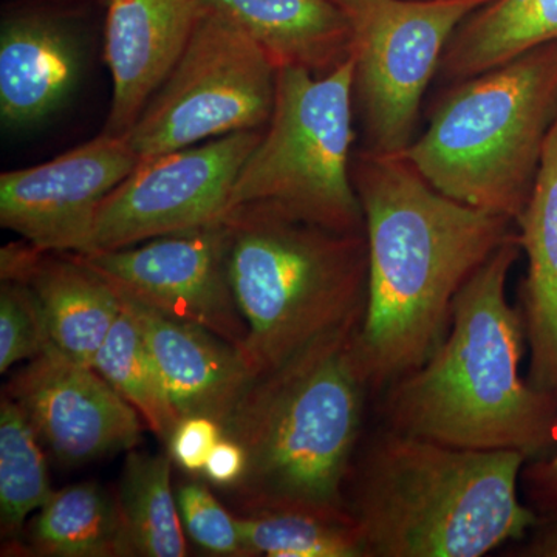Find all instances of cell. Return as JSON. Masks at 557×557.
<instances>
[{
  "instance_id": "cell-1",
  "label": "cell",
  "mask_w": 557,
  "mask_h": 557,
  "mask_svg": "<svg viewBox=\"0 0 557 557\" xmlns=\"http://www.w3.org/2000/svg\"><path fill=\"white\" fill-rule=\"evenodd\" d=\"M369 249L358 357L370 388L420 368L445 338L458 292L502 245L511 220L449 199L401 156L355 152Z\"/></svg>"
},
{
  "instance_id": "cell-2",
  "label": "cell",
  "mask_w": 557,
  "mask_h": 557,
  "mask_svg": "<svg viewBox=\"0 0 557 557\" xmlns=\"http://www.w3.org/2000/svg\"><path fill=\"white\" fill-rule=\"evenodd\" d=\"M520 252L516 234L458 292L434 354L388 384V429L456 448L516 450L528 460L557 442V403L520 372L525 327L507 289Z\"/></svg>"
},
{
  "instance_id": "cell-3",
  "label": "cell",
  "mask_w": 557,
  "mask_h": 557,
  "mask_svg": "<svg viewBox=\"0 0 557 557\" xmlns=\"http://www.w3.org/2000/svg\"><path fill=\"white\" fill-rule=\"evenodd\" d=\"M516 450L443 445L386 429L347 483V508L369 557H482L539 522Z\"/></svg>"
},
{
  "instance_id": "cell-4",
  "label": "cell",
  "mask_w": 557,
  "mask_h": 557,
  "mask_svg": "<svg viewBox=\"0 0 557 557\" xmlns=\"http://www.w3.org/2000/svg\"><path fill=\"white\" fill-rule=\"evenodd\" d=\"M359 325L256 379L226 421L223 435L247 454L244 478L233 487L244 512L351 516L347 483L370 388L358 357Z\"/></svg>"
},
{
  "instance_id": "cell-5",
  "label": "cell",
  "mask_w": 557,
  "mask_h": 557,
  "mask_svg": "<svg viewBox=\"0 0 557 557\" xmlns=\"http://www.w3.org/2000/svg\"><path fill=\"white\" fill-rule=\"evenodd\" d=\"M223 223L231 285L248 329L242 355L256 379L361 324L369 288L364 233H338L259 203L230 209Z\"/></svg>"
},
{
  "instance_id": "cell-6",
  "label": "cell",
  "mask_w": 557,
  "mask_h": 557,
  "mask_svg": "<svg viewBox=\"0 0 557 557\" xmlns=\"http://www.w3.org/2000/svg\"><path fill=\"white\" fill-rule=\"evenodd\" d=\"M557 119V42L450 84L401 157L449 199L516 223Z\"/></svg>"
},
{
  "instance_id": "cell-7",
  "label": "cell",
  "mask_w": 557,
  "mask_h": 557,
  "mask_svg": "<svg viewBox=\"0 0 557 557\" xmlns=\"http://www.w3.org/2000/svg\"><path fill=\"white\" fill-rule=\"evenodd\" d=\"M355 110L350 60L325 76L277 70L273 113L242 168L228 211L269 205L338 233H364L351 174Z\"/></svg>"
},
{
  "instance_id": "cell-8",
  "label": "cell",
  "mask_w": 557,
  "mask_h": 557,
  "mask_svg": "<svg viewBox=\"0 0 557 557\" xmlns=\"http://www.w3.org/2000/svg\"><path fill=\"white\" fill-rule=\"evenodd\" d=\"M351 28L350 62L362 150L401 156L417 137L429 84L469 14L491 0H338Z\"/></svg>"
},
{
  "instance_id": "cell-9",
  "label": "cell",
  "mask_w": 557,
  "mask_h": 557,
  "mask_svg": "<svg viewBox=\"0 0 557 557\" xmlns=\"http://www.w3.org/2000/svg\"><path fill=\"white\" fill-rule=\"evenodd\" d=\"M276 75L247 33L203 9L182 58L124 137L143 161L236 132L265 129Z\"/></svg>"
},
{
  "instance_id": "cell-10",
  "label": "cell",
  "mask_w": 557,
  "mask_h": 557,
  "mask_svg": "<svg viewBox=\"0 0 557 557\" xmlns=\"http://www.w3.org/2000/svg\"><path fill=\"white\" fill-rule=\"evenodd\" d=\"M262 134L236 132L139 161L102 201L87 252L132 247L222 222L242 168Z\"/></svg>"
},
{
  "instance_id": "cell-11",
  "label": "cell",
  "mask_w": 557,
  "mask_h": 557,
  "mask_svg": "<svg viewBox=\"0 0 557 557\" xmlns=\"http://www.w3.org/2000/svg\"><path fill=\"white\" fill-rule=\"evenodd\" d=\"M73 256L116 295L244 348L248 329L231 285L223 220L132 247Z\"/></svg>"
},
{
  "instance_id": "cell-12",
  "label": "cell",
  "mask_w": 557,
  "mask_h": 557,
  "mask_svg": "<svg viewBox=\"0 0 557 557\" xmlns=\"http://www.w3.org/2000/svg\"><path fill=\"white\" fill-rule=\"evenodd\" d=\"M139 159L126 137L102 134L57 159L0 175V225L47 252L90 249L102 201Z\"/></svg>"
},
{
  "instance_id": "cell-13",
  "label": "cell",
  "mask_w": 557,
  "mask_h": 557,
  "mask_svg": "<svg viewBox=\"0 0 557 557\" xmlns=\"http://www.w3.org/2000/svg\"><path fill=\"white\" fill-rule=\"evenodd\" d=\"M5 394L65 467L132 450L141 438L138 410L91 366L73 361L54 346L17 372Z\"/></svg>"
},
{
  "instance_id": "cell-14",
  "label": "cell",
  "mask_w": 557,
  "mask_h": 557,
  "mask_svg": "<svg viewBox=\"0 0 557 557\" xmlns=\"http://www.w3.org/2000/svg\"><path fill=\"white\" fill-rule=\"evenodd\" d=\"M203 9V0H108L112 104L102 134L124 137L134 127L188 47Z\"/></svg>"
},
{
  "instance_id": "cell-15",
  "label": "cell",
  "mask_w": 557,
  "mask_h": 557,
  "mask_svg": "<svg viewBox=\"0 0 557 557\" xmlns=\"http://www.w3.org/2000/svg\"><path fill=\"white\" fill-rule=\"evenodd\" d=\"M119 298L137 321L180 417L212 418L223 429L256 381L239 348L208 330Z\"/></svg>"
},
{
  "instance_id": "cell-16",
  "label": "cell",
  "mask_w": 557,
  "mask_h": 557,
  "mask_svg": "<svg viewBox=\"0 0 557 557\" xmlns=\"http://www.w3.org/2000/svg\"><path fill=\"white\" fill-rule=\"evenodd\" d=\"M2 281L27 284L38 296L51 343L79 364H94L121 313L119 295L73 255L32 244L9 245L0 255Z\"/></svg>"
},
{
  "instance_id": "cell-17",
  "label": "cell",
  "mask_w": 557,
  "mask_h": 557,
  "mask_svg": "<svg viewBox=\"0 0 557 557\" xmlns=\"http://www.w3.org/2000/svg\"><path fill=\"white\" fill-rule=\"evenodd\" d=\"M83 50L64 22L22 14L0 33V119L11 129L33 126L57 112L78 84Z\"/></svg>"
},
{
  "instance_id": "cell-18",
  "label": "cell",
  "mask_w": 557,
  "mask_h": 557,
  "mask_svg": "<svg viewBox=\"0 0 557 557\" xmlns=\"http://www.w3.org/2000/svg\"><path fill=\"white\" fill-rule=\"evenodd\" d=\"M516 223L527 256L519 310L530 350L528 381L557 403V119L530 199Z\"/></svg>"
},
{
  "instance_id": "cell-19",
  "label": "cell",
  "mask_w": 557,
  "mask_h": 557,
  "mask_svg": "<svg viewBox=\"0 0 557 557\" xmlns=\"http://www.w3.org/2000/svg\"><path fill=\"white\" fill-rule=\"evenodd\" d=\"M247 33L274 69L325 76L350 60L351 28L338 0H203Z\"/></svg>"
},
{
  "instance_id": "cell-20",
  "label": "cell",
  "mask_w": 557,
  "mask_h": 557,
  "mask_svg": "<svg viewBox=\"0 0 557 557\" xmlns=\"http://www.w3.org/2000/svg\"><path fill=\"white\" fill-rule=\"evenodd\" d=\"M552 42L557 0H491L454 33L437 78L450 86Z\"/></svg>"
},
{
  "instance_id": "cell-21",
  "label": "cell",
  "mask_w": 557,
  "mask_h": 557,
  "mask_svg": "<svg viewBox=\"0 0 557 557\" xmlns=\"http://www.w3.org/2000/svg\"><path fill=\"white\" fill-rule=\"evenodd\" d=\"M28 544L39 556H134L119 500L94 482L51 494L30 522Z\"/></svg>"
},
{
  "instance_id": "cell-22",
  "label": "cell",
  "mask_w": 557,
  "mask_h": 557,
  "mask_svg": "<svg viewBox=\"0 0 557 557\" xmlns=\"http://www.w3.org/2000/svg\"><path fill=\"white\" fill-rule=\"evenodd\" d=\"M116 500L134 556H186L170 458L129 450Z\"/></svg>"
},
{
  "instance_id": "cell-23",
  "label": "cell",
  "mask_w": 557,
  "mask_h": 557,
  "mask_svg": "<svg viewBox=\"0 0 557 557\" xmlns=\"http://www.w3.org/2000/svg\"><path fill=\"white\" fill-rule=\"evenodd\" d=\"M91 368L138 410L157 437L170 442L182 417L137 321L123 306Z\"/></svg>"
},
{
  "instance_id": "cell-24",
  "label": "cell",
  "mask_w": 557,
  "mask_h": 557,
  "mask_svg": "<svg viewBox=\"0 0 557 557\" xmlns=\"http://www.w3.org/2000/svg\"><path fill=\"white\" fill-rule=\"evenodd\" d=\"M237 523L247 556L369 557L361 530L351 516L271 509L245 512Z\"/></svg>"
},
{
  "instance_id": "cell-25",
  "label": "cell",
  "mask_w": 557,
  "mask_h": 557,
  "mask_svg": "<svg viewBox=\"0 0 557 557\" xmlns=\"http://www.w3.org/2000/svg\"><path fill=\"white\" fill-rule=\"evenodd\" d=\"M39 437L24 409L3 392L0 405V525L16 537L54 493Z\"/></svg>"
},
{
  "instance_id": "cell-26",
  "label": "cell",
  "mask_w": 557,
  "mask_h": 557,
  "mask_svg": "<svg viewBox=\"0 0 557 557\" xmlns=\"http://www.w3.org/2000/svg\"><path fill=\"white\" fill-rule=\"evenodd\" d=\"M51 343L38 296L27 284L2 281L0 288V372L46 354Z\"/></svg>"
},
{
  "instance_id": "cell-27",
  "label": "cell",
  "mask_w": 557,
  "mask_h": 557,
  "mask_svg": "<svg viewBox=\"0 0 557 557\" xmlns=\"http://www.w3.org/2000/svg\"><path fill=\"white\" fill-rule=\"evenodd\" d=\"M180 518L199 547L218 556H247L237 518L231 516L201 483H183L175 491Z\"/></svg>"
},
{
  "instance_id": "cell-28",
  "label": "cell",
  "mask_w": 557,
  "mask_h": 557,
  "mask_svg": "<svg viewBox=\"0 0 557 557\" xmlns=\"http://www.w3.org/2000/svg\"><path fill=\"white\" fill-rule=\"evenodd\" d=\"M222 437L223 429L212 418L182 417L168 446L171 457L180 468L188 472H203L209 454Z\"/></svg>"
},
{
  "instance_id": "cell-29",
  "label": "cell",
  "mask_w": 557,
  "mask_h": 557,
  "mask_svg": "<svg viewBox=\"0 0 557 557\" xmlns=\"http://www.w3.org/2000/svg\"><path fill=\"white\" fill-rule=\"evenodd\" d=\"M520 479L534 511L541 516H557V453L525 465Z\"/></svg>"
},
{
  "instance_id": "cell-30",
  "label": "cell",
  "mask_w": 557,
  "mask_h": 557,
  "mask_svg": "<svg viewBox=\"0 0 557 557\" xmlns=\"http://www.w3.org/2000/svg\"><path fill=\"white\" fill-rule=\"evenodd\" d=\"M247 454L236 440L225 437L209 454L203 468L205 478L220 487H234L244 478Z\"/></svg>"
},
{
  "instance_id": "cell-31",
  "label": "cell",
  "mask_w": 557,
  "mask_h": 557,
  "mask_svg": "<svg viewBox=\"0 0 557 557\" xmlns=\"http://www.w3.org/2000/svg\"><path fill=\"white\" fill-rule=\"evenodd\" d=\"M520 542L515 556L557 557V516H541L530 536Z\"/></svg>"
}]
</instances>
